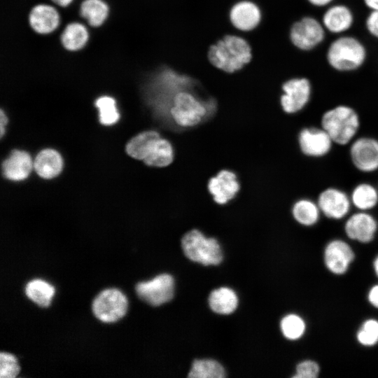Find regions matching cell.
Masks as SVG:
<instances>
[{"instance_id": "obj_1", "label": "cell", "mask_w": 378, "mask_h": 378, "mask_svg": "<svg viewBox=\"0 0 378 378\" xmlns=\"http://www.w3.org/2000/svg\"><path fill=\"white\" fill-rule=\"evenodd\" d=\"M217 104L216 98L212 95L204 98L190 91H180L173 99L169 120L181 127L196 126L213 115Z\"/></svg>"}, {"instance_id": "obj_2", "label": "cell", "mask_w": 378, "mask_h": 378, "mask_svg": "<svg viewBox=\"0 0 378 378\" xmlns=\"http://www.w3.org/2000/svg\"><path fill=\"white\" fill-rule=\"evenodd\" d=\"M320 125L329 134L334 144L344 146L350 144L356 138L360 129V120L352 105L339 103L323 112Z\"/></svg>"}, {"instance_id": "obj_3", "label": "cell", "mask_w": 378, "mask_h": 378, "mask_svg": "<svg viewBox=\"0 0 378 378\" xmlns=\"http://www.w3.org/2000/svg\"><path fill=\"white\" fill-rule=\"evenodd\" d=\"M367 56L365 44L356 36L348 34L336 36L326 52L329 66L342 73L357 71L365 64Z\"/></svg>"}, {"instance_id": "obj_4", "label": "cell", "mask_w": 378, "mask_h": 378, "mask_svg": "<svg viewBox=\"0 0 378 378\" xmlns=\"http://www.w3.org/2000/svg\"><path fill=\"white\" fill-rule=\"evenodd\" d=\"M251 48L242 37L227 34L210 46L208 57L216 67L227 73L241 69L251 59Z\"/></svg>"}, {"instance_id": "obj_5", "label": "cell", "mask_w": 378, "mask_h": 378, "mask_svg": "<svg viewBox=\"0 0 378 378\" xmlns=\"http://www.w3.org/2000/svg\"><path fill=\"white\" fill-rule=\"evenodd\" d=\"M181 246L188 259L204 265H218L223 260L218 241L214 238L206 237L196 229L188 232L183 237Z\"/></svg>"}, {"instance_id": "obj_6", "label": "cell", "mask_w": 378, "mask_h": 378, "mask_svg": "<svg viewBox=\"0 0 378 378\" xmlns=\"http://www.w3.org/2000/svg\"><path fill=\"white\" fill-rule=\"evenodd\" d=\"M279 104L287 114L298 113L307 108L312 99L313 85L306 76H295L281 85Z\"/></svg>"}, {"instance_id": "obj_7", "label": "cell", "mask_w": 378, "mask_h": 378, "mask_svg": "<svg viewBox=\"0 0 378 378\" xmlns=\"http://www.w3.org/2000/svg\"><path fill=\"white\" fill-rule=\"evenodd\" d=\"M327 31L321 21L307 15L294 22L290 29V39L298 50L309 52L318 47L326 39Z\"/></svg>"}, {"instance_id": "obj_8", "label": "cell", "mask_w": 378, "mask_h": 378, "mask_svg": "<svg viewBox=\"0 0 378 378\" xmlns=\"http://www.w3.org/2000/svg\"><path fill=\"white\" fill-rule=\"evenodd\" d=\"M92 309L99 320L106 323L115 322L125 314L127 309V300L118 289H105L94 299Z\"/></svg>"}, {"instance_id": "obj_9", "label": "cell", "mask_w": 378, "mask_h": 378, "mask_svg": "<svg viewBox=\"0 0 378 378\" xmlns=\"http://www.w3.org/2000/svg\"><path fill=\"white\" fill-rule=\"evenodd\" d=\"M349 154L353 166L365 174L378 170V139L370 136L356 137L349 144Z\"/></svg>"}, {"instance_id": "obj_10", "label": "cell", "mask_w": 378, "mask_h": 378, "mask_svg": "<svg viewBox=\"0 0 378 378\" xmlns=\"http://www.w3.org/2000/svg\"><path fill=\"white\" fill-rule=\"evenodd\" d=\"M137 295L153 306H159L170 301L174 296V280L168 274H161L153 279L136 285Z\"/></svg>"}, {"instance_id": "obj_11", "label": "cell", "mask_w": 378, "mask_h": 378, "mask_svg": "<svg viewBox=\"0 0 378 378\" xmlns=\"http://www.w3.org/2000/svg\"><path fill=\"white\" fill-rule=\"evenodd\" d=\"M316 201L321 214L332 220L345 218L352 206L350 195L343 190L333 186L323 189Z\"/></svg>"}, {"instance_id": "obj_12", "label": "cell", "mask_w": 378, "mask_h": 378, "mask_svg": "<svg viewBox=\"0 0 378 378\" xmlns=\"http://www.w3.org/2000/svg\"><path fill=\"white\" fill-rule=\"evenodd\" d=\"M298 141L302 153L312 158L326 156L334 144L329 134L321 126L302 128L298 134Z\"/></svg>"}, {"instance_id": "obj_13", "label": "cell", "mask_w": 378, "mask_h": 378, "mask_svg": "<svg viewBox=\"0 0 378 378\" xmlns=\"http://www.w3.org/2000/svg\"><path fill=\"white\" fill-rule=\"evenodd\" d=\"M321 21L327 32L337 36L351 29L354 23V15L347 5L333 3L325 8Z\"/></svg>"}, {"instance_id": "obj_14", "label": "cell", "mask_w": 378, "mask_h": 378, "mask_svg": "<svg viewBox=\"0 0 378 378\" xmlns=\"http://www.w3.org/2000/svg\"><path fill=\"white\" fill-rule=\"evenodd\" d=\"M377 221L368 211H358L348 217L344 224L346 234L361 243L371 241L377 232Z\"/></svg>"}, {"instance_id": "obj_15", "label": "cell", "mask_w": 378, "mask_h": 378, "mask_svg": "<svg viewBox=\"0 0 378 378\" xmlns=\"http://www.w3.org/2000/svg\"><path fill=\"white\" fill-rule=\"evenodd\" d=\"M354 258L350 246L340 239L330 241L325 249L324 260L327 268L335 274L345 273Z\"/></svg>"}, {"instance_id": "obj_16", "label": "cell", "mask_w": 378, "mask_h": 378, "mask_svg": "<svg viewBox=\"0 0 378 378\" xmlns=\"http://www.w3.org/2000/svg\"><path fill=\"white\" fill-rule=\"evenodd\" d=\"M240 186L236 174L229 170H221L218 174L210 178L208 190L214 200L219 204H225L233 199Z\"/></svg>"}, {"instance_id": "obj_17", "label": "cell", "mask_w": 378, "mask_h": 378, "mask_svg": "<svg viewBox=\"0 0 378 378\" xmlns=\"http://www.w3.org/2000/svg\"><path fill=\"white\" fill-rule=\"evenodd\" d=\"M28 22L34 31L38 34L46 35L51 34L59 27L60 17L54 6L39 4L30 10Z\"/></svg>"}, {"instance_id": "obj_18", "label": "cell", "mask_w": 378, "mask_h": 378, "mask_svg": "<svg viewBox=\"0 0 378 378\" xmlns=\"http://www.w3.org/2000/svg\"><path fill=\"white\" fill-rule=\"evenodd\" d=\"M232 24L241 31H251L260 23L261 12L259 7L250 1H241L235 4L230 13Z\"/></svg>"}, {"instance_id": "obj_19", "label": "cell", "mask_w": 378, "mask_h": 378, "mask_svg": "<svg viewBox=\"0 0 378 378\" xmlns=\"http://www.w3.org/2000/svg\"><path fill=\"white\" fill-rule=\"evenodd\" d=\"M34 163L29 155L22 150H15L3 163V173L11 181H22L27 178Z\"/></svg>"}, {"instance_id": "obj_20", "label": "cell", "mask_w": 378, "mask_h": 378, "mask_svg": "<svg viewBox=\"0 0 378 378\" xmlns=\"http://www.w3.org/2000/svg\"><path fill=\"white\" fill-rule=\"evenodd\" d=\"M34 167L36 173L43 178L57 176L62 167V160L56 150L50 148L41 150L36 157Z\"/></svg>"}, {"instance_id": "obj_21", "label": "cell", "mask_w": 378, "mask_h": 378, "mask_svg": "<svg viewBox=\"0 0 378 378\" xmlns=\"http://www.w3.org/2000/svg\"><path fill=\"white\" fill-rule=\"evenodd\" d=\"M350 195L352 206L358 211H369L378 204V188L368 182L356 185Z\"/></svg>"}, {"instance_id": "obj_22", "label": "cell", "mask_w": 378, "mask_h": 378, "mask_svg": "<svg viewBox=\"0 0 378 378\" xmlns=\"http://www.w3.org/2000/svg\"><path fill=\"white\" fill-rule=\"evenodd\" d=\"M89 39V32L86 27L78 22H72L66 25L60 36L63 48L70 52L83 49Z\"/></svg>"}, {"instance_id": "obj_23", "label": "cell", "mask_w": 378, "mask_h": 378, "mask_svg": "<svg viewBox=\"0 0 378 378\" xmlns=\"http://www.w3.org/2000/svg\"><path fill=\"white\" fill-rule=\"evenodd\" d=\"M292 215L300 225L309 227L318 221L321 212L316 201L303 197L296 200L292 206Z\"/></svg>"}, {"instance_id": "obj_24", "label": "cell", "mask_w": 378, "mask_h": 378, "mask_svg": "<svg viewBox=\"0 0 378 378\" xmlns=\"http://www.w3.org/2000/svg\"><path fill=\"white\" fill-rule=\"evenodd\" d=\"M209 304L212 311L220 314L232 313L238 304V298L233 290L222 287L214 290L209 297Z\"/></svg>"}, {"instance_id": "obj_25", "label": "cell", "mask_w": 378, "mask_h": 378, "mask_svg": "<svg viewBox=\"0 0 378 378\" xmlns=\"http://www.w3.org/2000/svg\"><path fill=\"white\" fill-rule=\"evenodd\" d=\"M79 12L89 25L99 27L106 20L109 8L103 0H83L80 5Z\"/></svg>"}, {"instance_id": "obj_26", "label": "cell", "mask_w": 378, "mask_h": 378, "mask_svg": "<svg viewBox=\"0 0 378 378\" xmlns=\"http://www.w3.org/2000/svg\"><path fill=\"white\" fill-rule=\"evenodd\" d=\"M173 160L174 149L171 143L160 137L154 142L144 162L149 166L163 167L170 164Z\"/></svg>"}, {"instance_id": "obj_27", "label": "cell", "mask_w": 378, "mask_h": 378, "mask_svg": "<svg viewBox=\"0 0 378 378\" xmlns=\"http://www.w3.org/2000/svg\"><path fill=\"white\" fill-rule=\"evenodd\" d=\"M160 137V134L156 131L143 132L128 142L126 151L132 158L144 160L154 142Z\"/></svg>"}, {"instance_id": "obj_28", "label": "cell", "mask_w": 378, "mask_h": 378, "mask_svg": "<svg viewBox=\"0 0 378 378\" xmlns=\"http://www.w3.org/2000/svg\"><path fill=\"white\" fill-rule=\"evenodd\" d=\"M55 293L54 287L41 279H33L25 286L26 295L41 307H47Z\"/></svg>"}, {"instance_id": "obj_29", "label": "cell", "mask_w": 378, "mask_h": 378, "mask_svg": "<svg viewBox=\"0 0 378 378\" xmlns=\"http://www.w3.org/2000/svg\"><path fill=\"white\" fill-rule=\"evenodd\" d=\"M190 378H223L225 376L223 367L211 359L195 360L188 373Z\"/></svg>"}, {"instance_id": "obj_30", "label": "cell", "mask_w": 378, "mask_h": 378, "mask_svg": "<svg viewBox=\"0 0 378 378\" xmlns=\"http://www.w3.org/2000/svg\"><path fill=\"white\" fill-rule=\"evenodd\" d=\"M95 105L99 111L100 122L104 125H111L119 118L115 99L108 96L99 97Z\"/></svg>"}, {"instance_id": "obj_31", "label": "cell", "mask_w": 378, "mask_h": 378, "mask_svg": "<svg viewBox=\"0 0 378 378\" xmlns=\"http://www.w3.org/2000/svg\"><path fill=\"white\" fill-rule=\"evenodd\" d=\"M283 335L289 340H297L302 336L305 330L303 319L296 314H288L281 321Z\"/></svg>"}, {"instance_id": "obj_32", "label": "cell", "mask_w": 378, "mask_h": 378, "mask_svg": "<svg viewBox=\"0 0 378 378\" xmlns=\"http://www.w3.org/2000/svg\"><path fill=\"white\" fill-rule=\"evenodd\" d=\"M357 340L364 346H372L378 342V321L375 319L365 321L357 333Z\"/></svg>"}, {"instance_id": "obj_33", "label": "cell", "mask_w": 378, "mask_h": 378, "mask_svg": "<svg viewBox=\"0 0 378 378\" xmlns=\"http://www.w3.org/2000/svg\"><path fill=\"white\" fill-rule=\"evenodd\" d=\"M20 370L16 358L10 354L1 352L0 354V377L14 378Z\"/></svg>"}, {"instance_id": "obj_34", "label": "cell", "mask_w": 378, "mask_h": 378, "mask_svg": "<svg viewBox=\"0 0 378 378\" xmlns=\"http://www.w3.org/2000/svg\"><path fill=\"white\" fill-rule=\"evenodd\" d=\"M319 373L318 365L312 360H304L300 363L296 368L295 378H316Z\"/></svg>"}, {"instance_id": "obj_35", "label": "cell", "mask_w": 378, "mask_h": 378, "mask_svg": "<svg viewBox=\"0 0 378 378\" xmlns=\"http://www.w3.org/2000/svg\"><path fill=\"white\" fill-rule=\"evenodd\" d=\"M365 28L372 37L378 40V10L370 11L365 20Z\"/></svg>"}, {"instance_id": "obj_36", "label": "cell", "mask_w": 378, "mask_h": 378, "mask_svg": "<svg viewBox=\"0 0 378 378\" xmlns=\"http://www.w3.org/2000/svg\"><path fill=\"white\" fill-rule=\"evenodd\" d=\"M368 300L374 307L378 308V285L374 286L368 293Z\"/></svg>"}, {"instance_id": "obj_37", "label": "cell", "mask_w": 378, "mask_h": 378, "mask_svg": "<svg viewBox=\"0 0 378 378\" xmlns=\"http://www.w3.org/2000/svg\"><path fill=\"white\" fill-rule=\"evenodd\" d=\"M313 7L317 8H325L333 4L335 0H307Z\"/></svg>"}, {"instance_id": "obj_38", "label": "cell", "mask_w": 378, "mask_h": 378, "mask_svg": "<svg viewBox=\"0 0 378 378\" xmlns=\"http://www.w3.org/2000/svg\"><path fill=\"white\" fill-rule=\"evenodd\" d=\"M7 123V118L5 115V113H4L3 110L1 109V113H0V125H1V130H0V132H1V137H2L4 136V132H5V126Z\"/></svg>"}, {"instance_id": "obj_39", "label": "cell", "mask_w": 378, "mask_h": 378, "mask_svg": "<svg viewBox=\"0 0 378 378\" xmlns=\"http://www.w3.org/2000/svg\"><path fill=\"white\" fill-rule=\"evenodd\" d=\"M363 2L370 10H378V0H363Z\"/></svg>"}, {"instance_id": "obj_40", "label": "cell", "mask_w": 378, "mask_h": 378, "mask_svg": "<svg viewBox=\"0 0 378 378\" xmlns=\"http://www.w3.org/2000/svg\"><path fill=\"white\" fill-rule=\"evenodd\" d=\"M55 4L60 7H67L74 0H51Z\"/></svg>"}, {"instance_id": "obj_41", "label": "cell", "mask_w": 378, "mask_h": 378, "mask_svg": "<svg viewBox=\"0 0 378 378\" xmlns=\"http://www.w3.org/2000/svg\"><path fill=\"white\" fill-rule=\"evenodd\" d=\"M374 268L375 273L378 276V256L375 258L374 261Z\"/></svg>"}, {"instance_id": "obj_42", "label": "cell", "mask_w": 378, "mask_h": 378, "mask_svg": "<svg viewBox=\"0 0 378 378\" xmlns=\"http://www.w3.org/2000/svg\"><path fill=\"white\" fill-rule=\"evenodd\" d=\"M377 188H378V183H377Z\"/></svg>"}]
</instances>
